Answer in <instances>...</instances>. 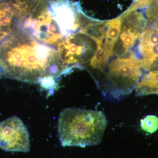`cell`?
I'll list each match as a JSON object with an SVG mask.
<instances>
[{"instance_id": "6da1fadb", "label": "cell", "mask_w": 158, "mask_h": 158, "mask_svg": "<svg viewBox=\"0 0 158 158\" xmlns=\"http://www.w3.org/2000/svg\"><path fill=\"white\" fill-rule=\"evenodd\" d=\"M0 69L3 76L39 84L48 90L56 87V78L71 71L56 48L39 42L18 27L0 41Z\"/></svg>"}, {"instance_id": "7a4b0ae2", "label": "cell", "mask_w": 158, "mask_h": 158, "mask_svg": "<svg viewBox=\"0 0 158 158\" xmlns=\"http://www.w3.org/2000/svg\"><path fill=\"white\" fill-rule=\"evenodd\" d=\"M107 125L102 111L69 108L59 115L58 130L61 145L87 146L101 142Z\"/></svg>"}, {"instance_id": "3957f363", "label": "cell", "mask_w": 158, "mask_h": 158, "mask_svg": "<svg viewBox=\"0 0 158 158\" xmlns=\"http://www.w3.org/2000/svg\"><path fill=\"white\" fill-rule=\"evenodd\" d=\"M111 59L105 67L99 88L105 95L120 99L135 88L143 70L133 54Z\"/></svg>"}, {"instance_id": "277c9868", "label": "cell", "mask_w": 158, "mask_h": 158, "mask_svg": "<svg viewBox=\"0 0 158 158\" xmlns=\"http://www.w3.org/2000/svg\"><path fill=\"white\" fill-rule=\"evenodd\" d=\"M142 70L158 69V11L148 12L146 23L131 50Z\"/></svg>"}, {"instance_id": "5b68a950", "label": "cell", "mask_w": 158, "mask_h": 158, "mask_svg": "<svg viewBox=\"0 0 158 158\" xmlns=\"http://www.w3.org/2000/svg\"><path fill=\"white\" fill-rule=\"evenodd\" d=\"M0 148L6 152H28V131L21 119L16 116L0 122Z\"/></svg>"}, {"instance_id": "8992f818", "label": "cell", "mask_w": 158, "mask_h": 158, "mask_svg": "<svg viewBox=\"0 0 158 158\" xmlns=\"http://www.w3.org/2000/svg\"><path fill=\"white\" fill-rule=\"evenodd\" d=\"M121 26V17L105 23L103 55L105 68L113 55V49L119 37Z\"/></svg>"}, {"instance_id": "52a82bcc", "label": "cell", "mask_w": 158, "mask_h": 158, "mask_svg": "<svg viewBox=\"0 0 158 158\" xmlns=\"http://www.w3.org/2000/svg\"><path fill=\"white\" fill-rule=\"evenodd\" d=\"M18 24L10 0H0V41L11 34Z\"/></svg>"}, {"instance_id": "ba28073f", "label": "cell", "mask_w": 158, "mask_h": 158, "mask_svg": "<svg viewBox=\"0 0 158 158\" xmlns=\"http://www.w3.org/2000/svg\"><path fill=\"white\" fill-rule=\"evenodd\" d=\"M142 75L135 87L138 96L158 94V69L150 71Z\"/></svg>"}, {"instance_id": "9c48e42d", "label": "cell", "mask_w": 158, "mask_h": 158, "mask_svg": "<svg viewBox=\"0 0 158 158\" xmlns=\"http://www.w3.org/2000/svg\"><path fill=\"white\" fill-rule=\"evenodd\" d=\"M141 127L142 130L152 134L158 129V118L154 115L146 116L141 120Z\"/></svg>"}, {"instance_id": "30bf717a", "label": "cell", "mask_w": 158, "mask_h": 158, "mask_svg": "<svg viewBox=\"0 0 158 158\" xmlns=\"http://www.w3.org/2000/svg\"><path fill=\"white\" fill-rule=\"evenodd\" d=\"M3 76L2 73V71H1V69H0V78L2 77Z\"/></svg>"}]
</instances>
